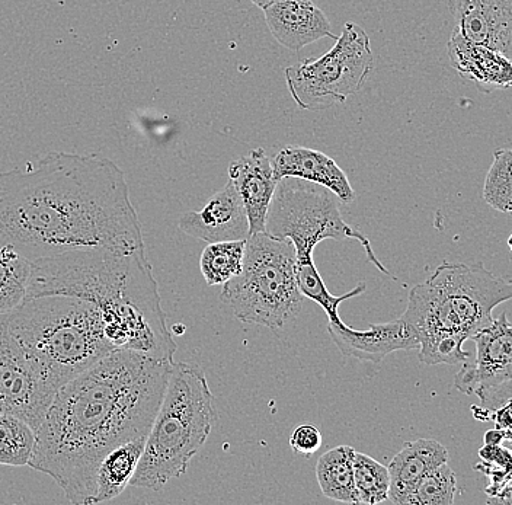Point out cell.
I'll return each mask as SVG.
<instances>
[{
	"label": "cell",
	"mask_w": 512,
	"mask_h": 505,
	"mask_svg": "<svg viewBox=\"0 0 512 505\" xmlns=\"http://www.w3.org/2000/svg\"><path fill=\"white\" fill-rule=\"evenodd\" d=\"M216 421L214 396L204 370L197 364L174 363L131 487L160 491L184 475Z\"/></svg>",
	"instance_id": "5b68a950"
},
{
	"label": "cell",
	"mask_w": 512,
	"mask_h": 505,
	"mask_svg": "<svg viewBox=\"0 0 512 505\" xmlns=\"http://www.w3.org/2000/svg\"><path fill=\"white\" fill-rule=\"evenodd\" d=\"M246 241L208 244L200 258L201 274L208 286H223L242 273Z\"/></svg>",
	"instance_id": "603a6c76"
},
{
	"label": "cell",
	"mask_w": 512,
	"mask_h": 505,
	"mask_svg": "<svg viewBox=\"0 0 512 505\" xmlns=\"http://www.w3.org/2000/svg\"><path fill=\"white\" fill-rule=\"evenodd\" d=\"M179 229L207 244L246 241L251 236L242 198L230 181L207 201L200 212L184 214L179 219Z\"/></svg>",
	"instance_id": "7c38bea8"
},
{
	"label": "cell",
	"mask_w": 512,
	"mask_h": 505,
	"mask_svg": "<svg viewBox=\"0 0 512 505\" xmlns=\"http://www.w3.org/2000/svg\"><path fill=\"white\" fill-rule=\"evenodd\" d=\"M470 340L476 345L475 357L463 363L454 377L457 391L475 395L512 380V324L508 313H501L491 325L480 329Z\"/></svg>",
	"instance_id": "8fae6325"
},
{
	"label": "cell",
	"mask_w": 512,
	"mask_h": 505,
	"mask_svg": "<svg viewBox=\"0 0 512 505\" xmlns=\"http://www.w3.org/2000/svg\"><path fill=\"white\" fill-rule=\"evenodd\" d=\"M56 393L12 334L8 313H0V411L37 431Z\"/></svg>",
	"instance_id": "30bf717a"
},
{
	"label": "cell",
	"mask_w": 512,
	"mask_h": 505,
	"mask_svg": "<svg viewBox=\"0 0 512 505\" xmlns=\"http://www.w3.org/2000/svg\"><path fill=\"white\" fill-rule=\"evenodd\" d=\"M479 457L480 463L473 468L488 476L485 494L488 498L495 497L512 481V450L502 444H483Z\"/></svg>",
	"instance_id": "f1b7e54d"
},
{
	"label": "cell",
	"mask_w": 512,
	"mask_h": 505,
	"mask_svg": "<svg viewBox=\"0 0 512 505\" xmlns=\"http://www.w3.org/2000/svg\"><path fill=\"white\" fill-rule=\"evenodd\" d=\"M373 69L370 38L360 25L347 22L325 56L287 67V88L297 107L316 110L357 94Z\"/></svg>",
	"instance_id": "9c48e42d"
},
{
	"label": "cell",
	"mask_w": 512,
	"mask_h": 505,
	"mask_svg": "<svg viewBox=\"0 0 512 505\" xmlns=\"http://www.w3.org/2000/svg\"><path fill=\"white\" fill-rule=\"evenodd\" d=\"M8 325L56 391L115 351L99 309L69 294L30 297L8 313Z\"/></svg>",
	"instance_id": "277c9868"
},
{
	"label": "cell",
	"mask_w": 512,
	"mask_h": 505,
	"mask_svg": "<svg viewBox=\"0 0 512 505\" xmlns=\"http://www.w3.org/2000/svg\"><path fill=\"white\" fill-rule=\"evenodd\" d=\"M297 283H299L300 292L306 299L313 300V302L318 303L320 308L325 310L329 324L338 326H345L338 312L341 303L352 299V297L361 296L367 289L366 283H358L357 287H354L350 292L341 294V296H334L329 292L323 278L320 277L315 262L297 264Z\"/></svg>",
	"instance_id": "cb8c5ba5"
},
{
	"label": "cell",
	"mask_w": 512,
	"mask_h": 505,
	"mask_svg": "<svg viewBox=\"0 0 512 505\" xmlns=\"http://www.w3.org/2000/svg\"><path fill=\"white\" fill-rule=\"evenodd\" d=\"M483 198L499 213H512V149H499L486 175Z\"/></svg>",
	"instance_id": "4316f807"
},
{
	"label": "cell",
	"mask_w": 512,
	"mask_h": 505,
	"mask_svg": "<svg viewBox=\"0 0 512 505\" xmlns=\"http://www.w3.org/2000/svg\"><path fill=\"white\" fill-rule=\"evenodd\" d=\"M174 363L115 350L67 382L37 430L28 466L53 478L70 503L94 505L99 463L120 444L147 437Z\"/></svg>",
	"instance_id": "7a4b0ae2"
},
{
	"label": "cell",
	"mask_w": 512,
	"mask_h": 505,
	"mask_svg": "<svg viewBox=\"0 0 512 505\" xmlns=\"http://www.w3.org/2000/svg\"><path fill=\"white\" fill-rule=\"evenodd\" d=\"M510 440L508 439L507 433L505 431L499 430V428H495V430L488 431L483 437V444H502V441Z\"/></svg>",
	"instance_id": "836d02e7"
},
{
	"label": "cell",
	"mask_w": 512,
	"mask_h": 505,
	"mask_svg": "<svg viewBox=\"0 0 512 505\" xmlns=\"http://www.w3.org/2000/svg\"><path fill=\"white\" fill-rule=\"evenodd\" d=\"M222 302L246 324L284 331L302 312L296 249L267 232L246 239L242 273L223 284Z\"/></svg>",
	"instance_id": "52a82bcc"
},
{
	"label": "cell",
	"mask_w": 512,
	"mask_h": 505,
	"mask_svg": "<svg viewBox=\"0 0 512 505\" xmlns=\"http://www.w3.org/2000/svg\"><path fill=\"white\" fill-rule=\"evenodd\" d=\"M41 294H69L94 303L112 350L174 360L178 347L166 325L146 248L78 249L32 261L27 299Z\"/></svg>",
	"instance_id": "3957f363"
},
{
	"label": "cell",
	"mask_w": 512,
	"mask_h": 505,
	"mask_svg": "<svg viewBox=\"0 0 512 505\" xmlns=\"http://www.w3.org/2000/svg\"><path fill=\"white\" fill-rule=\"evenodd\" d=\"M328 332L345 357L371 363H380L395 351L419 348L418 335L402 316L392 322L370 325L366 331L329 324Z\"/></svg>",
	"instance_id": "5bb4252c"
},
{
	"label": "cell",
	"mask_w": 512,
	"mask_h": 505,
	"mask_svg": "<svg viewBox=\"0 0 512 505\" xmlns=\"http://www.w3.org/2000/svg\"><path fill=\"white\" fill-rule=\"evenodd\" d=\"M354 481L360 504L376 505L387 501L390 489L389 469L373 457L355 452Z\"/></svg>",
	"instance_id": "484cf974"
},
{
	"label": "cell",
	"mask_w": 512,
	"mask_h": 505,
	"mask_svg": "<svg viewBox=\"0 0 512 505\" xmlns=\"http://www.w3.org/2000/svg\"><path fill=\"white\" fill-rule=\"evenodd\" d=\"M446 447L434 439H418L403 444L402 450L390 460V489L387 501L406 505L412 492L425 475L447 463Z\"/></svg>",
	"instance_id": "d6986e66"
},
{
	"label": "cell",
	"mask_w": 512,
	"mask_h": 505,
	"mask_svg": "<svg viewBox=\"0 0 512 505\" xmlns=\"http://www.w3.org/2000/svg\"><path fill=\"white\" fill-rule=\"evenodd\" d=\"M457 492L456 473L443 463L422 478L406 505H451Z\"/></svg>",
	"instance_id": "83f0119b"
},
{
	"label": "cell",
	"mask_w": 512,
	"mask_h": 505,
	"mask_svg": "<svg viewBox=\"0 0 512 505\" xmlns=\"http://www.w3.org/2000/svg\"><path fill=\"white\" fill-rule=\"evenodd\" d=\"M485 411V409H483ZM486 415V420H492L495 423V428L505 431L508 439L512 441V398L508 399L504 404L499 405L498 408L492 409Z\"/></svg>",
	"instance_id": "1f68e13d"
},
{
	"label": "cell",
	"mask_w": 512,
	"mask_h": 505,
	"mask_svg": "<svg viewBox=\"0 0 512 505\" xmlns=\"http://www.w3.org/2000/svg\"><path fill=\"white\" fill-rule=\"evenodd\" d=\"M489 504L512 505V481L495 497L488 498Z\"/></svg>",
	"instance_id": "d6a6232c"
},
{
	"label": "cell",
	"mask_w": 512,
	"mask_h": 505,
	"mask_svg": "<svg viewBox=\"0 0 512 505\" xmlns=\"http://www.w3.org/2000/svg\"><path fill=\"white\" fill-rule=\"evenodd\" d=\"M229 181L242 198L251 235L265 232L268 210L278 182L272 174L271 159L265 150L259 147L251 150L248 156H240L230 163Z\"/></svg>",
	"instance_id": "e0dca14e"
},
{
	"label": "cell",
	"mask_w": 512,
	"mask_h": 505,
	"mask_svg": "<svg viewBox=\"0 0 512 505\" xmlns=\"http://www.w3.org/2000/svg\"><path fill=\"white\" fill-rule=\"evenodd\" d=\"M475 395L482 401V408L485 411H492L512 398V380L504 385L495 386V388L483 389V391L476 392Z\"/></svg>",
	"instance_id": "4dcf8cb0"
},
{
	"label": "cell",
	"mask_w": 512,
	"mask_h": 505,
	"mask_svg": "<svg viewBox=\"0 0 512 505\" xmlns=\"http://www.w3.org/2000/svg\"><path fill=\"white\" fill-rule=\"evenodd\" d=\"M0 245L30 261L144 248L123 169L98 155L51 152L31 168L0 172Z\"/></svg>",
	"instance_id": "6da1fadb"
},
{
	"label": "cell",
	"mask_w": 512,
	"mask_h": 505,
	"mask_svg": "<svg viewBox=\"0 0 512 505\" xmlns=\"http://www.w3.org/2000/svg\"><path fill=\"white\" fill-rule=\"evenodd\" d=\"M255 6H258L259 9H267L268 6L272 5V3L277 2V0H251Z\"/></svg>",
	"instance_id": "e575fe53"
},
{
	"label": "cell",
	"mask_w": 512,
	"mask_h": 505,
	"mask_svg": "<svg viewBox=\"0 0 512 505\" xmlns=\"http://www.w3.org/2000/svg\"><path fill=\"white\" fill-rule=\"evenodd\" d=\"M265 232L278 239H287L296 249L297 264L313 261V252L320 242L358 241L368 261L389 276L379 261L370 241L361 230L348 225L339 210V198L328 188L315 182L286 177L277 182Z\"/></svg>",
	"instance_id": "ba28073f"
},
{
	"label": "cell",
	"mask_w": 512,
	"mask_h": 505,
	"mask_svg": "<svg viewBox=\"0 0 512 505\" xmlns=\"http://www.w3.org/2000/svg\"><path fill=\"white\" fill-rule=\"evenodd\" d=\"M447 49L451 66L483 94L512 88V60L501 51L473 43L456 30Z\"/></svg>",
	"instance_id": "2e32d148"
},
{
	"label": "cell",
	"mask_w": 512,
	"mask_h": 505,
	"mask_svg": "<svg viewBox=\"0 0 512 505\" xmlns=\"http://www.w3.org/2000/svg\"><path fill=\"white\" fill-rule=\"evenodd\" d=\"M512 300V281L483 265L444 261L409 293L402 318L414 328L419 347L443 340L466 343L494 322V309Z\"/></svg>",
	"instance_id": "8992f818"
},
{
	"label": "cell",
	"mask_w": 512,
	"mask_h": 505,
	"mask_svg": "<svg viewBox=\"0 0 512 505\" xmlns=\"http://www.w3.org/2000/svg\"><path fill=\"white\" fill-rule=\"evenodd\" d=\"M146 439L120 444L101 460L95 476L94 504L107 503L123 494L137 471Z\"/></svg>",
	"instance_id": "ffe728a7"
},
{
	"label": "cell",
	"mask_w": 512,
	"mask_h": 505,
	"mask_svg": "<svg viewBox=\"0 0 512 505\" xmlns=\"http://www.w3.org/2000/svg\"><path fill=\"white\" fill-rule=\"evenodd\" d=\"M508 248H510V251L512 252V235L510 236V238H508Z\"/></svg>",
	"instance_id": "d590c367"
},
{
	"label": "cell",
	"mask_w": 512,
	"mask_h": 505,
	"mask_svg": "<svg viewBox=\"0 0 512 505\" xmlns=\"http://www.w3.org/2000/svg\"><path fill=\"white\" fill-rule=\"evenodd\" d=\"M322 440V433L318 427L302 424L291 434L290 447L297 455L312 456L322 447Z\"/></svg>",
	"instance_id": "f546056e"
},
{
	"label": "cell",
	"mask_w": 512,
	"mask_h": 505,
	"mask_svg": "<svg viewBox=\"0 0 512 505\" xmlns=\"http://www.w3.org/2000/svg\"><path fill=\"white\" fill-rule=\"evenodd\" d=\"M448 8L454 30L512 60V0H448Z\"/></svg>",
	"instance_id": "4fadbf2b"
},
{
	"label": "cell",
	"mask_w": 512,
	"mask_h": 505,
	"mask_svg": "<svg viewBox=\"0 0 512 505\" xmlns=\"http://www.w3.org/2000/svg\"><path fill=\"white\" fill-rule=\"evenodd\" d=\"M271 166L277 181L286 177L300 178L328 188L344 204L355 200V191L347 174L334 159L319 150L286 147L271 159Z\"/></svg>",
	"instance_id": "ac0fdd59"
},
{
	"label": "cell",
	"mask_w": 512,
	"mask_h": 505,
	"mask_svg": "<svg viewBox=\"0 0 512 505\" xmlns=\"http://www.w3.org/2000/svg\"><path fill=\"white\" fill-rule=\"evenodd\" d=\"M37 431L21 418L0 411V465L28 466Z\"/></svg>",
	"instance_id": "d4e9b609"
},
{
	"label": "cell",
	"mask_w": 512,
	"mask_h": 505,
	"mask_svg": "<svg viewBox=\"0 0 512 505\" xmlns=\"http://www.w3.org/2000/svg\"><path fill=\"white\" fill-rule=\"evenodd\" d=\"M355 450L338 446L319 457L316 478L325 497L338 503L360 504L354 481Z\"/></svg>",
	"instance_id": "44dd1931"
},
{
	"label": "cell",
	"mask_w": 512,
	"mask_h": 505,
	"mask_svg": "<svg viewBox=\"0 0 512 505\" xmlns=\"http://www.w3.org/2000/svg\"><path fill=\"white\" fill-rule=\"evenodd\" d=\"M32 261L9 245H0V313H9L25 302Z\"/></svg>",
	"instance_id": "7402d4cb"
},
{
	"label": "cell",
	"mask_w": 512,
	"mask_h": 505,
	"mask_svg": "<svg viewBox=\"0 0 512 505\" xmlns=\"http://www.w3.org/2000/svg\"><path fill=\"white\" fill-rule=\"evenodd\" d=\"M264 12L268 30L288 50L300 51L322 38H338L328 17L312 0H277Z\"/></svg>",
	"instance_id": "9a60e30c"
}]
</instances>
